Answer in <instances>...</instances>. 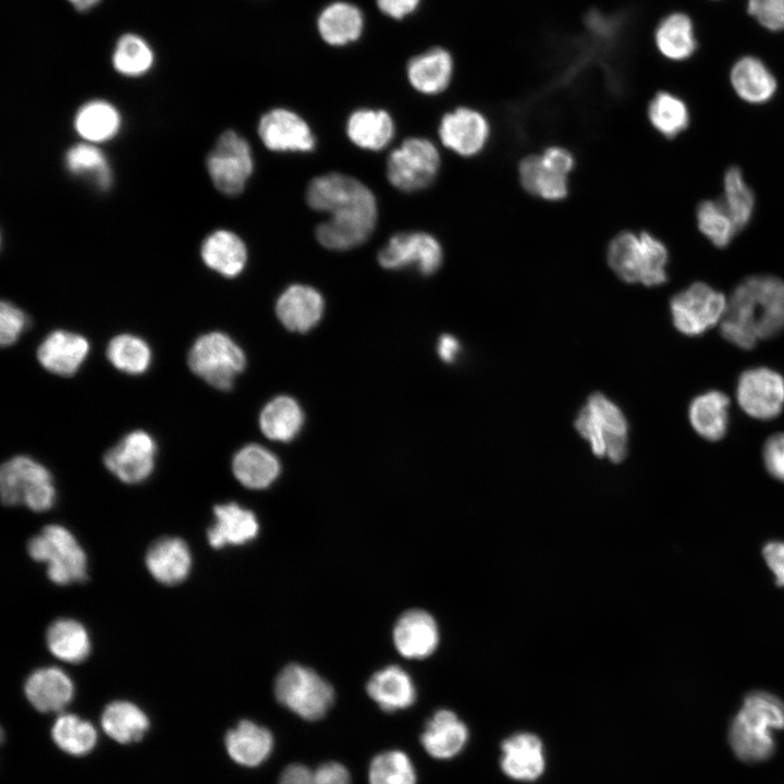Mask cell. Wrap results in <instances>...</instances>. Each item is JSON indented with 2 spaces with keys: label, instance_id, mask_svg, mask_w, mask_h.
I'll return each mask as SVG.
<instances>
[{
  "label": "cell",
  "instance_id": "obj_52",
  "mask_svg": "<svg viewBox=\"0 0 784 784\" xmlns=\"http://www.w3.org/2000/svg\"><path fill=\"white\" fill-rule=\"evenodd\" d=\"M762 456L768 473L784 481V433H775L765 441Z\"/></svg>",
  "mask_w": 784,
  "mask_h": 784
},
{
  "label": "cell",
  "instance_id": "obj_56",
  "mask_svg": "<svg viewBox=\"0 0 784 784\" xmlns=\"http://www.w3.org/2000/svg\"><path fill=\"white\" fill-rule=\"evenodd\" d=\"M77 10H86L94 7L99 0H69Z\"/></svg>",
  "mask_w": 784,
  "mask_h": 784
},
{
  "label": "cell",
  "instance_id": "obj_34",
  "mask_svg": "<svg viewBox=\"0 0 784 784\" xmlns=\"http://www.w3.org/2000/svg\"><path fill=\"white\" fill-rule=\"evenodd\" d=\"M728 397L720 391L696 396L689 405V420L695 431L709 441L722 439L728 427Z\"/></svg>",
  "mask_w": 784,
  "mask_h": 784
},
{
  "label": "cell",
  "instance_id": "obj_43",
  "mask_svg": "<svg viewBox=\"0 0 784 784\" xmlns=\"http://www.w3.org/2000/svg\"><path fill=\"white\" fill-rule=\"evenodd\" d=\"M648 119L661 135L673 138L687 128L689 111L679 97L660 91L649 102Z\"/></svg>",
  "mask_w": 784,
  "mask_h": 784
},
{
  "label": "cell",
  "instance_id": "obj_46",
  "mask_svg": "<svg viewBox=\"0 0 784 784\" xmlns=\"http://www.w3.org/2000/svg\"><path fill=\"white\" fill-rule=\"evenodd\" d=\"M697 224L700 232L719 248L726 247L738 232L719 200H703L698 205Z\"/></svg>",
  "mask_w": 784,
  "mask_h": 784
},
{
  "label": "cell",
  "instance_id": "obj_26",
  "mask_svg": "<svg viewBox=\"0 0 784 784\" xmlns=\"http://www.w3.org/2000/svg\"><path fill=\"white\" fill-rule=\"evenodd\" d=\"M365 26L360 9L346 1H334L324 7L317 19V29L321 39L335 47L356 41Z\"/></svg>",
  "mask_w": 784,
  "mask_h": 784
},
{
  "label": "cell",
  "instance_id": "obj_28",
  "mask_svg": "<svg viewBox=\"0 0 784 784\" xmlns=\"http://www.w3.org/2000/svg\"><path fill=\"white\" fill-rule=\"evenodd\" d=\"M366 689L369 697L387 712L408 708L416 699L411 676L397 665H389L373 673Z\"/></svg>",
  "mask_w": 784,
  "mask_h": 784
},
{
  "label": "cell",
  "instance_id": "obj_39",
  "mask_svg": "<svg viewBox=\"0 0 784 784\" xmlns=\"http://www.w3.org/2000/svg\"><path fill=\"white\" fill-rule=\"evenodd\" d=\"M46 642L56 658L70 663L84 661L90 652L88 632L73 618H59L51 623Z\"/></svg>",
  "mask_w": 784,
  "mask_h": 784
},
{
  "label": "cell",
  "instance_id": "obj_42",
  "mask_svg": "<svg viewBox=\"0 0 784 784\" xmlns=\"http://www.w3.org/2000/svg\"><path fill=\"white\" fill-rule=\"evenodd\" d=\"M106 354L113 367L128 375L146 372L152 358L148 343L131 333L113 336L107 345Z\"/></svg>",
  "mask_w": 784,
  "mask_h": 784
},
{
  "label": "cell",
  "instance_id": "obj_19",
  "mask_svg": "<svg viewBox=\"0 0 784 784\" xmlns=\"http://www.w3.org/2000/svg\"><path fill=\"white\" fill-rule=\"evenodd\" d=\"M89 350V342L82 334L54 330L38 346L37 359L49 372L70 377L78 371L86 360Z\"/></svg>",
  "mask_w": 784,
  "mask_h": 784
},
{
  "label": "cell",
  "instance_id": "obj_17",
  "mask_svg": "<svg viewBox=\"0 0 784 784\" xmlns=\"http://www.w3.org/2000/svg\"><path fill=\"white\" fill-rule=\"evenodd\" d=\"M490 132L486 115L468 107H458L445 113L439 125L442 144L463 157L480 154L488 144Z\"/></svg>",
  "mask_w": 784,
  "mask_h": 784
},
{
  "label": "cell",
  "instance_id": "obj_3",
  "mask_svg": "<svg viewBox=\"0 0 784 784\" xmlns=\"http://www.w3.org/2000/svg\"><path fill=\"white\" fill-rule=\"evenodd\" d=\"M784 728V703L765 691L750 693L734 718L728 739L734 754L745 762L769 759L775 748L773 730Z\"/></svg>",
  "mask_w": 784,
  "mask_h": 784
},
{
  "label": "cell",
  "instance_id": "obj_25",
  "mask_svg": "<svg viewBox=\"0 0 784 784\" xmlns=\"http://www.w3.org/2000/svg\"><path fill=\"white\" fill-rule=\"evenodd\" d=\"M411 85L425 95L444 91L453 77L454 60L444 48L433 47L413 57L406 68Z\"/></svg>",
  "mask_w": 784,
  "mask_h": 784
},
{
  "label": "cell",
  "instance_id": "obj_54",
  "mask_svg": "<svg viewBox=\"0 0 784 784\" xmlns=\"http://www.w3.org/2000/svg\"><path fill=\"white\" fill-rule=\"evenodd\" d=\"M421 0H376L378 9L387 16L402 20L414 13Z\"/></svg>",
  "mask_w": 784,
  "mask_h": 784
},
{
  "label": "cell",
  "instance_id": "obj_45",
  "mask_svg": "<svg viewBox=\"0 0 784 784\" xmlns=\"http://www.w3.org/2000/svg\"><path fill=\"white\" fill-rule=\"evenodd\" d=\"M723 207L742 230L750 221L755 210V196L737 167H731L723 179Z\"/></svg>",
  "mask_w": 784,
  "mask_h": 784
},
{
  "label": "cell",
  "instance_id": "obj_27",
  "mask_svg": "<svg viewBox=\"0 0 784 784\" xmlns=\"http://www.w3.org/2000/svg\"><path fill=\"white\" fill-rule=\"evenodd\" d=\"M200 256L209 269L225 278L237 277L247 262L245 243L228 230L210 233L201 244Z\"/></svg>",
  "mask_w": 784,
  "mask_h": 784
},
{
  "label": "cell",
  "instance_id": "obj_38",
  "mask_svg": "<svg viewBox=\"0 0 784 784\" xmlns=\"http://www.w3.org/2000/svg\"><path fill=\"white\" fill-rule=\"evenodd\" d=\"M101 726L113 740L128 744L143 738L149 728V720L136 705L117 700L105 708L101 714Z\"/></svg>",
  "mask_w": 784,
  "mask_h": 784
},
{
  "label": "cell",
  "instance_id": "obj_1",
  "mask_svg": "<svg viewBox=\"0 0 784 784\" xmlns=\"http://www.w3.org/2000/svg\"><path fill=\"white\" fill-rule=\"evenodd\" d=\"M310 208L330 213L316 229L320 245L346 250L365 243L377 221V203L372 192L357 179L328 173L315 177L307 186Z\"/></svg>",
  "mask_w": 784,
  "mask_h": 784
},
{
  "label": "cell",
  "instance_id": "obj_33",
  "mask_svg": "<svg viewBox=\"0 0 784 784\" xmlns=\"http://www.w3.org/2000/svg\"><path fill=\"white\" fill-rule=\"evenodd\" d=\"M73 123L81 138L98 144L112 139L119 133L122 118L113 105L97 99L84 103L75 113Z\"/></svg>",
  "mask_w": 784,
  "mask_h": 784
},
{
  "label": "cell",
  "instance_id": "obj_31",
  "mask_svg": "<svg viewBox=\"0 0 784 784\" xmlns=\"http://www.w3.org/2000/svg\"><path fill=\"white\" fill-rule=\"evenodd\" d=\"M467 728L456 714L439 710L427 722L420 740L426 751L438 759L454 757L467 740Z\"/></svg>",
  "mask_w": 784,
  "mask_h": 784
},
{
  "label": "cell",
  "instance_id": "obj_9",
  "mask_svg": "<svg viewBox=\"0 0 784 784\" xmlns=\"http://www.w3.org/2000/svg\"><path fill=\"white\" fill-rule=\"evenodd\" d=\"M277 700L301 718L321 719L334 700L332 686L314 670L291 663L275 678Z\"/></svg>",
  "mask_w": 784,
  "mask_h": 784
},
{
  "label": "cell",
  "instance_id": "obj_35",
  "mask_svg": "<svg viewBox=\"0 0 784 784\" xmlns=\"http://www.w3.org/2000/svg\"><path fill=\"white\" fill-rule=\"evenodd\" d=\"M731 83L736 94L749 103H764L776 90L774 76L760 60L752 57L742 58L734 64Z\"/></svg>",
  "mask_w": 784,
  "mask_h": 784
},
{
  "label": "cell",
  "instance_id": "obj_12",
  "mask_svg": "<svg viewBox=\"0 0 784 784\" xmlns=\"http://www.w3.org/2000/svg\"><path fill=\"white\" fill-rule=\"evenodd\" d=\"M726 304L721 292L707 283L695 282L672 297V321L681 333L700 335L722 320Z\"/></svg>",
  "mask_w": 784,
  "mask_h": 784
},
{
  "label": "cell",
  "instance_id": "obj_16",
  "mask_svg": "<svg viewBox=\"0 0 784 784\" xmlns=\"http://www.w3.org/2000/svg\"><path fill=\"white\" fill-rule=\"evenodd\" d=\"M736 397L749 416L762 420L775 418L784 407V378L765 367L748 369L739 377Z\"/></svg>",
  "mask_w": 784,
  "mask_h": 784
},
{
  "label": "cell",
  "instance_id": "obj_18",
  "mask_svg": "<svg viewBox=\"0 0 784 784\" xmlns=\"http://www.w3.org/2000/svg\"><path fill=\"white\" fill-rule=\"evenodd\" d=\"M265 146L273 151L307 152L315 148V136L308 124L295 112L277 108L265 113L258 124Z\"/></svg>",
  "mask_w": 784,
  "mask_h": 784
},
{
  "label": "cell",
  "instance_id": "obj_6",
  "mask_svg": "<svg viewBox=\"0 0 784 784\" xmlns=\"http://www.w3.org/2000/svg\"><path fill=\"white\" fill-rule=\"evenodd\" d=\"M0 493L5 505L23 504L34 512L51 509L57 497L51 473L26 455L13 456L2 464Z\"/></svg>",
  "mask_w": 784,
  "mask_h": 784
},
{
  "label": "cell",
  "instance_id": "obj_47",
  "mask_svg": "<svg viewBox=\"0 0 784 784\" xmlns=\"http://www.w3.org/2000/svg\"><path fill=\"white\" fill-rule=\"evenodd\" d=\"M114 69L125 76H140L152 65L154 54L147 42L136 35L120 38L113 52Z\"/></svg>",
  "mask_w": 784,
  "mask_h": 784
},
{
  "label": "cell",
  "instance_id": "obj_36",
  "mask_svg": "<svg viewBox=\"0 0 784 784\" xmlns=\"http://www.w3.org/2000/svg\"><path fill=\"white\" fill-rule=\"evenodd\" d=\"M346 132L356 146L380 150L391 142L394 123L383 110L359 109L350 115Z\"/></svg>",
  "mask_w": 784,
  "mask_h": 784
},
{
  "label": "cell",
  "instance_id": "obj_50",
  "mask_svg": "<svg viewBox=\"0 0 784 784\" xmlns=\"http://www.w3.org/2000/svg\"><path fill=\"white\" fill-rule=\"evenodd\" d=\"M26 314L10 302L0 305V342L2 346L14 344L26 330Z\"/></svg>",
  "mask_w": 784,
  "mask_h": 784
},
{
  "label": "cell",
  "instance_id": "obj_2",
  "mask_svg": "<svg viewBox=\"0 0 784 784\" xmlns=\"http://www.w3.org/2000/svg\"><path fill=\"white\" fill-rule=\"evenodd\" d=\"M720 329L725 340L745 350L779 334L784 329V281L767 274L743 280L727 299Z\"/></svg>",
  "mask_w": 784,
  "mask_h": 784
},
{
  "label": "cell",
  "instance_id": "obj_30",
  "mask_svg": "<svg viewBox=\"0 0 784 784\" xmlns=\"http://www.w3.org/2000/svg\"><path fill=\"white\" fill-rule=\"evenodd\" d=\"M503 771L516 780L530 781L543 771L544 759L540 739L529 733H519L505 739L502 744Z\"/></svg>",
  "mask_w": 784,
  "mask_h": 784
},
{
  "label": "cell",
  "instance_id": "obj_22",
  "mask_svg": "<svg viewBox=\"0 0 784 784\" xmlns=\"http://www.w3.org/2000/svg\"><path fill=\"white\" fill-rule=\"evenodd\" d=\"M213 517L207 539L215 549L244 544L258 535L259 525L255 514L235 502L215 505Z\"/></svg>",
  "mask_w": 784,
  "mask_h": 784
},
{
  "label": "cell",
  "instance_id": "obj_44",
  "mask_svg": "<svg viewBox=\"0 0 784 784\" xmlns=\"http://www.w3.org/2000/svg\"><path fill=\"white\" fill-rule=\"evenodd\" d=\"M51 736L61 750L73 756L86 755L97 742V732L93 724L75 714L58 716Z\"/></svg>",
  "mask_w": 784,
  "mask_h": 784
},
{
  "label": "cell",
  "instance_id": "obj_21",
  "mask_svg": "<svg viewBox=\"0 0 784 784\" xmlns=\"http://www.w3.org/2000/svg\"><path fill=\"white\" fill-rule=\"evenodd\" d=\"M323 308V298L317 290L294 284L279 296L275 313L286 329L307 332L320 321Z\"/></svg>",
  "mask_w": 784,
  "mask_h": 784
},
{
  "label": "cell",
  "instance_id": "obj_14",
  "mask_svg": "<svg viewBox=\"0 0 784 784\" xmlns=\"http://www.w3.org/2000/svg\"><path fill=\"white\" fill-rule=\"evenodd\" d=\"M379 264L391 270L415 266L425 275L434 273L443 261L438 240L425 232H402L388 241L378 254Z\"/></svg>",
  "mask_w": 784,
  "mask_h": 784
},
{
  "label": "cell",
  "instance_id": "obj_10",
  "mask_svg": "<svg viewBox=\"0 0 784 784\" xmlns=\"http://www.w3.org/2000/svg\"><path fill=\"white\" fill-rule=\"evenodd\" d=\"M575 166L573 155L563 147L551 146L539 155L526 156L519 163L523 188L546 200H561L568 193V174Z\"/></svg>",
  "mask_w": 784,
  "mask_h": 784
},
{
  "label": "cell",
  "instance_id": "obj_4",
  "mask_svg": "<svg viewBox=\"0 0 784 784\" xmlns=\"http://www.w3.org/2000/svg\"><path fill=\"white\" fill-rule=\"evenodd\" d=\"M607 260L613 272L627 283L657 286L667 279V248L648 232L623 231L615 235L608 246Z\"/></svg>",
  "mask_w": 784,
  "mask_h": 784
},
{
  "label": "cell",
  "instance_id": "obj_41",
  "mask_svg": "<svg viewBox=\"0 0 784 784\" xmlns=\"http://www.w3.org/2000/svg\"><path fill=\"white\" fill-rule=\"evenodd\" d=\"M654 40L662 56L674 61L687 59L696 49L691 22L682 13L663 19L656 29Z\"/></svg>",
  "mask_w": 784,
  "mask_h": 784
},
{
  "label": "cell",
  "instance_id": "obj_15",
  "mask_svg": "<svg viewBox=\"0 0 784 784\" xmlns=\"http://www.w3.org/2000/svg\"><path fill=\"white\" fill-rule=\"evenodd\" d=\"M157 450V442L150 433L134 430L107 451L103 463L121 481L139 483L154 471Z\"/></svg>",
  "mask_w": 784,
  "mask_h": 784
},
{
  "label": "cell",
  "instance_id": "obj_23",
  "mask_svg": "<svg viewBox=\"0 0 784 784\" xmlns=\"http://www.w3.org/2000/svg\"><path fill=\"white\" fill-rule=\"evenodd\" d=\"M24 691L36 710L56 712L70 703L74 695V685L61 669L48 666L35 670L27 677Z\"/></svg>",
  "mask_w": 784,
  "mask_h": 784
},
{
  "label": "cell",
  "instance_id": "obj_48",
  "mask_svg": "<svg viewBox=\"0 0 784 784\" xmlns=\"http://www.w3.org/2000/svg\"><path fill=\"white\" fill-rule=\"evenodd\" d=\"M416 772L409 758L400 750L373 757L369 765V784H415Z\"/></svg>",
  "mask_w": 784,
  "mask_h": 784
},
{
  "label": "cell",
  "instance_id": "obj_51",
  "mask_svg": "<svg viewBox=\"0 0 784 784\" xmlns=\"http://www.w3.org/2000/svg\"><path fill=\"white\" fill-rule=\"evenodd\" d=\"M748 11L762 26L784 29V0H748Z\"/></svg>",
  "mask_w": 784,
  "mask_h": 784
},
{
  "label": "cell",
  "instance_id": "obj_37",
  "mask_svg": "<svg viewBox=\"0 0 784 784\" xmlns=\"http://www.w3.org/2000/svg\"><path fill=\"white\" fill-rule=\"evenodd\" d=\"M304 424L299 404L286 395L277 396L266 404L259 417L262 433L270 440L287 442L296 437Z\"/></svg>",
  "mask_w": 784,
  "mask_h": 784
},
{
  "label": "cell",
  "instance_id": "obj_7",
  "mask_svg": "<svg viewBox=\"0 0 784 784\" xmlns=\"http://www.w3.org/2000/svg\"><path fill=\"white\" fill-rule=\"evenodd\" d=\"M29 556L47 564V575L57 585L82 581L87 574V558L70 530L48 525L27 543Z\"/></svg>",
  "mask_w": 784,
  "mask_h": 784
},
{
  "label": "cell",
  "instance_id": "obj_29",
  "mask_svg": "<svg viewBox=\"0 0 784 784\" xmlns=\"http://www.w3.org/2000/svg\"><path fill=\"white\" fill-rule=\"evenodd\" d=\"M225 747L229 756L238 764L256 767L270 756L273 737L269 730L248 720H243L228 731Z\"/></svg>",
  "mask_w": 784,
  "mask_h": 784
},
{
  "label": "cell",
  "instance_id": "obj_32",
  "mask_svg": "<svg viewBox=\"0 0 784 784\" xmlns=\"http://www.w3.org/2000/svg\"><path fill=\"white\" fill-rule=\"evenodd\" d=\"M278 457L258 444H248L238 450L232 460L235 478L246 488L265 489L280 474Z\"/></svg>",
  "mask_w": 784,
  "mask_h": 784
},
{
  "label": "cell",
  "instance_id": "obj_11",
  "mask_svg": "<svg viewBox=\"0 0 784 784\" xmlns=\"http://www.w3.org/2000/svg\"><path fill=\"white\" fill-rule=\"evenodd\" d=\"M440 168V155L429 139L413 137L391 151L387 162L389 182L403 192L429 186Z\"/></svg>",
  "mask_w": 784,
  "mask_h": 784
},
{
  "label": "cell",
  "instance_id": "obj_8",
  "mask_svg": "<svg viewBox=\"0 0 784 784\" xmlns=\"http://www.w3.org/2000/svg\"><path fill=\"white\" fill-rule=\"evenodd\" d=\"M187 364L208 384L226 391L244 370L246 357L228 334L212 331L195 340L187 355Z\"/></svg>",
  "mask_w": 784,
  "mask_h": 784
},
{
  "label": "cell",
  "instance_id": "obj_13",
  "mask_svg": "<svg viewBox=\"0 0 784 784\" xmlns=\"http://www.w3.org/2000/svg\"><path fill=\"white\" fill-rule=\"evenodd\" d=\"M206 166L218 191L229 196L242 193L254 169L247 140L234 131L223 132L209 154Z\"/></svg>",
  "mask_w": 784,
  "mask_h": 784
},
{
  "label": "cell",
  "instance_id": "obj_53",
  "mask_svg": "<svg viewBox=\"0 0 784 784\" xmlns=\"http://www.w3.org/2000/svg\"><path fill=\"white\" fill-rule=\"evenodd\" d=\"M762 553L776 584L784 587V541L768 542Z\"/></svg>",
  "mask_w": 784,
  "mask_h": 784
},
{
  "label": "cell",
  "instance_id": "obj_5",
  "mask_svg": "<svg viewBox=\"0 0 784 784\" xmlns=\"http://www.w3.org/2000/svg\"><path fill=\"white\" fill-rule=\"evenodd\" d=\"M575 428L589 442L592 453L622 462L627 454L628 426L622 411L602 393H593L579 411Z\"/></svg>",
  "mask_w": 784,
  "mask_h": 784
},
{
  "label": "cell",
  "instance_id": "obj_49",
  "mask_svg": "<svg viewBox=\"0 0 784 784\" xmlns=\"http://www.w3.org/2000/svg\"><path fill=\"white\" fill-rule=\"evenodd\" d=\"M280 784H351V776L346 768L338 762H326L315 770L291 764L282 772Z\"/></svg>",
  "mask_w": 784,
  "mask_h": 784
},
{
  "label": "cell",
  "instance_id": "obj_55",
  "mask_svg": "<svg viewBox=\"0 0 784 784\" xmlns=\"http://www.w3.org/2000/svg\"><path fill=\"white\" fill-rule=\"evenodd\" d=\"M438 354L445 363H453L461 351V344L451 334H443L438 342Z\"/></svg>",
  "mask_w": 784,
  "mask_h": 784
},
{
  "label": "cell",
  "instance_id": "obj_20",
  "mask_svg": "<svg viewBox=\"0 0 784 784\" xmlns=\"http://www.w3.org/2000/svg\"><path fill=\"white\" fill-rule=\"evenodd\" d=\"M393 640L403 657L407 659L427 658L436 650L439 642L437 623L424 610H407L395 623Z\"/></svg>",
  "mask_w": 784,
  "mask_h": 784
},
{
  "label": "cell",
  "instance_id": "obj_24",
  "mask_svg": "<svg viewBox=\"0 0 784 784\" xmlns=\"http://www.w3.org/2000/svg\"><path fill=\"white\" fill-rule=\"evenodd\" d=\"M146 566L150 575L163 585H177L189 574L192 554L186 542L176 537H163L148 549Z\"/></svg>",
  "mask_w": 784,
  "mask_h": 784
},
{
  "label": "cell",
  "instance_id": "obj_40",
  "mask_svg": "<svg viewBox=\"0 0 784 784\" xmlns=\"http://www.w3.org/2000/svg\"><path fill=\"white\" fill-rule=\"evenodd\" d=\"M68 171L93 183L99 189L112 184V171L105 154L90 143H79L70 147L64 157Z\"/></svg>",
  "mask_w": 784,
  "mask_h": 784
}]
</instances>
